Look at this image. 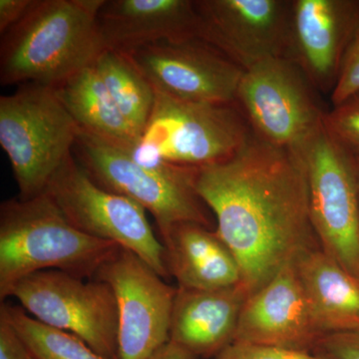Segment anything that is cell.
I'll list each match as a JSON object with an SVG mask.
<instances>
[{
  "label": "cell",
  "instance_id": "obj_19",
  "mask_svg": "<svg viewBox=\"0 0 359 359\" xmlns=\"http://www.w3.org/2000/svg\"><path fill=\"white\" fill-rule=\"evenodd\" d=\"M314 325L321 335L359 328V280L316 247L294 262Z\"/></svg>",
  "mask_w": 359,
  "mask_h": 359
},
{
  "label": "cell",
  "instance_id": "obj_11",
  "mask_svg": "<svg viewBox=\"0 0 359 359\" xmlns=\"http://www.w3.org/2000/svg\"><path fill=\"white\" fill-rule=\"evenodd\" d=\"M117 301L119 359H150L169 342L177 287L131 250L120 248L97 271Z\"/></svg>",
  "mask_w": 359,
  "mask_h": 359
},
{
  "label": "cell",
  "instance_id": "obj_6",
  "mask_svg": "<svg viewBox=\"0 0 359 359\" xmlns=\"http://www.w3.org/2000/svg\"><path fill=\"white\" fill-rule=\"evenodd\" d=\"M78 132L54 87L23 84L0 97V145L11 162L18 198L32 199L46 191L73 154Z\"/></svg>",
  "mask_w": 359,
  "mask_h": 359
},
{
  "label": "cell",
  "instance_id": "obj_25",
  "mask_svg": "<svg viewBox=\"0 0 359 359\" xmlns=\"http://www.w3.org/2000/svg\"><path fill=\"white\" fill-rule=\"evenodd\" d=\"M216 359H327L309 351L233 341Z\"/></svg>",
  "mask_w": 359,
  "mask_h": 359
},
{
  "label": "cell",
  "instance_id": "obj_10",
  "mask_svg": "<svg viewBox=\"0 0 359 359\" xmlns=\"http://www.w3.org/2000/svg\"><path fill=\"white\" fill-rule=\"evenodd\" d=\"M9 297L37 320L76 335L105 358H119L117 301L107 283L44 271L22 278Z\"/></svg>",
  "mask_w": 359,
  "mask_h": 359
},
{
  "label": "cell",
  "instance_id": "obj_18",
  "mask_svg": "<svg viewBox=\"0 0 359 359\" xmlns=\"http://www.w3.org/2000/svg\"><path fill=\"white\" fill-rule=\"evenodd\" d=\"M161 242L170 276L178 287L215 290L242 283L240 264L216 230L199 224H180Z\"/></svg>",
  "mask_w": 359,
  "mask_h": 359
},
{
  "label": "cell",
  "instance_id": "obj_29",
  "mask_svg": "<svg viewBox=\"0 0 359 359\" xmlns=\"http://www.w3.org/2000/svg\"><path fill=\"white\" fill-rule=\"evenodd\" d=\"M150 359H191L184 351L175 346L171 342L160 348Z\"/></svg>",
  "mask_w": 359,
  "mask_h": 359
},
{
  "label": "cell",
  "instance_id": "obj_9",
  "mask_svg": "<svg viewBox=\"0 0 359 359\" xmlns=\"http://www.w3.org/2000/svg\"><path fill=\"white\" fill-rule=\"evenodd\" d=\"M236 103L257 138L290 150L304 144L325 114L316 89L287 57L264 59L244 70Z\"/></svg>",
  "mask_w": 359,
  "mask_h": 359
},
{
  "label": "cell",
  "instance_id": "obj_28",
  "mask_svg": "<svg viewBox=\"0 0 359 359\" xmlns=\"http://www.w3.org/2000/svg\"><path fill=\"white\" fill-rule=\"evenodd\" d=\"M35 0H0V34L8 32L25 18Z\"/></svg>",
  "mask_w": 359,
  "mask_h": 359
},
{
  "label": "cell",
  "instance_id": "obj_14",
  "mask_svg": "<svg viewBox=\"0 0 359 359\" xmlns=\"http://www.w3.org/2000/svg\"><path fill=\"white\" fill-rule=\"evenodd\" d=\"M359 28V4L346 0H294L287 58L314 88L332 91L349 42Z\"/></svg>",
  "mask_w": 359,
  "mask_h": 359
},
{
  "label": "cell",
  "instance_id": "obj_20",
  "mask_svg": "<svg viewBox=\"0 0 359 359\" xmlns=\"http://www.w3.org/2000/svg\"><path fill=\"white\" fill-rule=\"evenodd\" d=\"M54 89L80 131L129 149L138 141V135L120 112L94 65Z\"/></svg>",
  "mask_w": 359,
  "mask_h": 359
},
{
  "label": "cell",
  "instance_id": "obj_26",
  "mask_svg": "<svg viewBox=\"0 0 359 359\" xmlns=\"http://www.w3.org/2000/svg\"><path fill=\"white\" fill-rule=\"evenodd\" d=\"M313 353L327 359H359V328L323 335Z\"/></svg>",
  "mask_w": 359,
  "mask_h": 359
},
{
  "label": "cell",
  "instance_id": "obj_13",
  "mask_svg": "<svg viewBox=\"0 0 359 359\" xmlns=\"http://www.w3.org/2000/svg\"><path fill=\"white\" fill-rule=\"evenodd\" d=\"M200 39L243 70L264 59L287 57L292 1L197 0Z\"/></svg>",
  "mask_w": 359,
  "mask_h": 359
},
{
  "label": "cell",
  "instance_id": "obj_31",
  "mask_svg": "<svg viewBox=\"0 0 359 359\" xmlns=\"http://www.w3.org/2000/svg\"><path fill=\"white\" fill-rule=\"evenodd\" d=\"M32 359H36V358H33V356H32Z\"/></svg>",
  "mask_w": 359,
  "mask_h": 359
},
{
  "label": "cell",
  "instance_id": "obj_22",
  "mask_svg": "<svg viewBox=\"0 0 359 359\" xmlns=\"http://www.w3.org/2000/svg\"><path fill=\"white\" fill-rule=\"evenodd\" d=\"M0 313L15 328L34 358L119 359L101 355L76 335L45 325L20 306L2 304Z\"/></svg>",
  "mask_w": 359,
  "mask_h": 359
},
{
  "label": "cell",
  "instance_id": "obj_23",
  "mask_svg": "<svg viewBox=\"0 0 359 359\" xmlns=\"http://www.w3.org/2000/svg\"><path fill=\"white\" fill-rule=\"evenodd\" d=\"M323 124L340 147L359 158V94L325 113Z\"/></svg>",
  "mask_w": 359,
  "mask_h": 359
},
{
  "label": "cell",
  "instance_id": "obj_24",
  "mask_svg": "<svg viewBox=\"0 0 359 359\" xmlns=\"http://www.w3.org/2000/svg\"><path fill=\"white\" fill-rule=\"evenodd\" d=\"M359 94V28L347 46L337 82L332 91L334 106Z\"/></svg>",
  "mask_w": 359,
  "mask_h": 359
},
{
  "label": "cell",
  "instance_id": "obj_4",
  "mask_svg": "<svg viewBox=\"0 0 359 359\" xmlns=\"http://www.w3.org/2000/svg\"><path fill=\"white\" fill-rule=\"evenodd\" d=\"M252 135L236 102H189L156 92L150 119L129 151L146 166L199 169L229 159Z\"/></svg>",
  "mask_w": 359,
  "mask_h": 359
},
{
  "label": "cell",
  "instance_id": "obj_7",
  "mask_svg": "<svg viewBox=\"0 0 359 359\" xmlns=\"http://www.w3.org/2000/svg\"><path fill=\"white\" fill-rule=\"evenodd\" d=\"M306 167L309 207L321 249L359 280V197L355 163L321 123L295 149Z\"/></svg>",
  "mask_w": 359,
  "mask_h": 359
},
{
  "label": "cell",
  "instance_id": "obj_5",
  "mask_svg": "<svg viewBox=\"0 0 359 359\" xmlns=\"http://www.w3.org/2000/svg\"><path fill=\"white\" fill-rule=\"evenodd\" d=\"M73 156L97 185L133 200L150 212L161 238L180 224L212 229L214 216L195 188L197 169L146 166L132 157L128 148L80 130Z\"/></svg>",
  "mask_w": 359,
  "mask_h": 359
},
{
  "label": "cell",
  "instance_id": "obj_30",
  "mask_svg": "<svg viewBox=\"0 0 359 359\" xmlns=\"http://www.w3.org/2000/svg\"><path fill=\"white\" fill-rule=\"evenodd\" d=\"M354 163H355L356 182H358V197H359V158H356V159H354Z\"/></svg>",
  "mask_w": 359,
  "mask_h": 359
},
{
  "label": "cell",
  "instance_id": "obj_12",
  "mask_svg": "<svg viewBox=\"0 0 359 359\" xmlns=\"http://www.w3.org/2000/svg\"><path fill=\"white\" fill-rule=\"evenodd\" d=\"M156 92L197 103H235L244 70L200 39L127 52Z\"/></svg>",
  "mask_w": 359,
  "mask_h": 359
},
{
  "label": "cell",
  "instance_id": "obj_21",
  "mask_svg": "<svg viewBox=\"0 0 359 359\" xmlns=\"http://www.w3.org/2000/svg\"><path fill=\"white\" fill-rule=\"evenodd\" d=\"M93 65L120 112L140 137L152 114L155 89L124 52L105 49Z\"/></svg>",
  "mask_w": 359,
  "mask_h": 359
},
{
  "label": "cell",
  "instance_id": "obj_2",
  "mask_svg": "<svg viewBox=\"0 0 359 359\" xmlns=\"http://www.w3.org/2000/svg\"><path fill=\"white\" fill-rule=\"evenodd\" d=\"M105 0H35L1 35L0 83L55 87L90 67L105 50L98 13Z\"/></svg>",
  "mask_w": 359,
  "mask_h": 359
},
{
  "label": "cell",
  "instance_id": "obj_27",
  "mask_svg": "<svg viewBox=\"0 0 359 359\" xmlns=\"http://www.w3.org/2000/svg\"><path fill=\"white\" fill-rule=\"evenodd\" d=\"M0 359H32L25 341L2 313H0Z\"/></svg>",
  "mask_w": 359,
  "mask_h": 359
},
{
  "label": "cell",
  "instance_id": "obj_3",
  "mask_svg": "<svg viewBox=\"0 0 359 359\" xmlns=\"http://www.w3.org/2000/svg\"><path fill=\"white\" fill-rule=\"evenodd\" d=\"M120 248L78 230L47 193L4 201L0 205V299L4 302L16 283L39 271L94 280Z\"/></svg>",
  "mask_w": 359,
  "mask_h": 359
},
{
  "label": "cell",
  "instance_id": "obj_8",
  "mask_svg": "<svg viewBox=\"0 0 359 359\" xmlns=\"http://www.w3.org/2000/svg\"><path fill=\"white\" fill-rule=\"evenodd\" d=\"M45 193L78 230L131 250L164 280L170 278L166 252L133 200L97 185L71 155L52 177Z\"/></svg>",
  "mask_w": 359,
  "mask_h": 359
},
{
  "label": "cell",
  "instance_id": "obj_15",
  "mask_svg": "<svg viewBox=\"0 0 359 359\" xmlns=\"http://www.w3.org/2000/svg\"><path fill=\"white\" fill-rule=\"evenodd\" d=\"M321 337L294 263L248 297L233 341L313 353Z\"/></svg>",
  "mask_w": 359,
  "mask_h": 359
},
{
  "label": "cell",
  "instance_id": "obj_16",
  "mask_svg": "<svg viewBox=\"0 0 359 359\" xmlns=\"http://www.w3.org/2000/svg\"><path fill=\"white\" fill-rule=\"evenodd\" d=\"M98 27L105 49L124 53L157 42L200 39L191 0H105Z\"/></svg>",
  "mask_w": 359,
  "mask_h": 359
},
{
  "label": "cell",
  "instance_id": "obj_17",
  "mask_svg": "<svg viewBox=\"0 0 359 359\" xmlns=\"http://www.w3.org/2000/svg\"><path fill=\"white\" fill-rule=\"evenodd\" d=\"M248 297L242 285L215 290L177 287L169 342L191 359L216 358L235 339Z\"/></svg>",
  "mask_w": 359,
  "mask_h": 359
},
{
  "label": "cell",
  "instance_id": "obj_1",
  "mask_svg": "<svg viewBox=\"0 0 359 359\" xmlns=\"http://www.w3.org/2000/svg\"><path fill=\"white\" fill-rule=\"evenodd\" d=\"M195 188L240 264L249 297L320 247L301 156L252 135L229 159L199 168Z\"/></svg>",
  "mask_w": 359,
  "mask_h": 359
}]
</instances>
